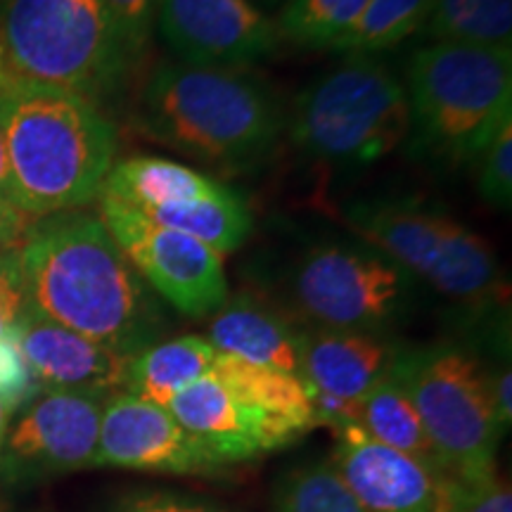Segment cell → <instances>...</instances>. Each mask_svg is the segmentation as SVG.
<instances>
[{
    "instance_id": "1",
    "label": "cell",
    "mask_w": 512,
    "mask_h": 512,
    "mask_svg": "<svg viewBox=\"0 0 512 512\" xmlns=\"http://www.w3.org/2000/svg\"><path fill=\"white\" fill-rule=\"evenodd\" d=\"M19 261L29 304L53 323L128 356L157 342L164 311L98 214L31 223Z\"/></svg>"
},
{
    "instance_id": "2",
    "label": "cell",
    "mask_w": 512,
    "mask_h": 512,
    "mask_svg": "<svg viewBox=\"0 0 512 512\" xmlns=\"http://www.w3.org/2000/svg\"><path fill=\"white\" fill-rule=\"evenodd\" d=\"M0 133L8 150L12 202L29 219L98 200L117 155V131L95 102L22 81L3 67Z\"/></svg>"
},
{
    "instance_id": "3",
    "label": "cell",
    "mask_w": 512,
    "mask_h": 512,
    "mask_svg": "<svg viewBox=\"0 0 512 512\" xmlns=\"http://www.w3.org/2000/svg\"><path fill=\"white\" fill-rule=\"evenodd\" d=\"M283 126L273 93L242 69L159 64L138 100L145 136L214 169H254Z\"/></svg>"
},
{
    "instance_id": "4",
    "label": "cell",
    "mask_w": 512,
    "mask_h": 512,
    "mask_svg": "<svg viewBox=\"0 0 512 512\" xmlns=\"http://www.w3.org/2000/svg\"><path fill=\"white\" fill-rule=\"evenodd\" d=\"M406 79L411 145L420 157L477 162L512 121V50L434 43L415 50Z\"/></svg>"
},
{
    "instance_id": "5",
    "label": "cell",
    "mask_w": 512,
    "mask_h": 512,
    "mask_svg": "<svg viewBox=\"0 0 512 512\" xmlns=\"http://www.w3.org/2000/svg\"><path fill=\"white\" fill-rule=\"evenodd\" d=\"M136 64L100 0H0V67L17 79L98 105Z\"/></svg>"
},
{
    "instance_id": "6",
    "label": "cell",
    "mask_w": 512,
    "mask_h": 512,
    "mask_svg": "<svg viewBox=\"0 0 512 512\" xmlns=\"http://www.w3.org/2000/svg\"><path fill=\"white\" fill-rule=\"evenodd\" d=\"M394 373L411 396L441 467L460 486L494 482L503 427L494 377L460 344L403 349Z\"/></svg>"
},
{
    "instance_id": "7",
    "label": "cell",
    "mask_w": 512,
    "mask_h": 512,
    "mask_svg": "<svg viewBox=\"0 0 512 512\" xmlns=\"http://www.w3.org/2000/svg\"><path fill=\"white\" fill-rule=\"evenodd\" d=\"M290 131L323 162L373 164L411 136L406 86L373 55H349L299 95Z\"/></svg>"
},
{
    "instance_id": "8",
    "label": "cell",
    "mask_w": 512,
    "mask_h": 512,
    "mask_svg": "<svg viewBox=\"0 0 512 512\" xmlns=\"http://www.w3.org/2000/svg\"><path fill=\"white\" fill-rule=\"evenodd\" d=\"M344 219L366 245L444 297L486 306L501 292V268L489 242L439 211L415 202H358Z\"/></svg>"
},
{
    "instance_id": "9",
    "label": "cell",
    "mask_w": 512,
    "mask_h": 512,
    "mask_svg": "<svg viewBox=\"0 0 512 512\" xmlns=\"http://www.w3.org/2000/svg\"><path fill=\"white\" fill-rule=\"evenodd\" d=\"M290 287L294 306L318 328L387 332L418 280L366 242H325L297 261Z\"/></svg>"
},
{
    "instance_id": "10",
    "label": "cell",
    "mask_w": 512,
    "mask_h": 512,
    "mask_svg": "<svg viewBox=\"0 0 512 512\" xmlns=\"http://www.w3.org/2000/svg\"><path fill=\"white\" fill-rule=\"evenodd\" d=\"M100 200V219L140 278L164 302L188 318H207L226 304L228 278L223 256L204 242L157 226L136 209Z\"/></svg>"
},
{
    "instance_id": "11",
    "label": "cell",
    "mask_w": 512,
    "mask_h": 512,
    "mask_svg": "<svg viewBox=\"0 0 512 512\" xmlns=\"http://www.w3.org/2000/svg\"><path fill=\"white\" fill-rule=\"evenodd\" d=\"M105 396L43 389L5 434L0 467L12 479L67 475L95 465Z\"/></svg>"
},
{
    "instance_id": "12",
    "label": "cell",
    "mask_w": 512,
    "mask_h": 512,
    "mask_svg": "<svg viewBox=\"0 0 512 512\" xmlns=\"http://www.w3.org/2000/svg\"><path fill=\"white\" fill-rule=\"evenodd\" d=\"M155 24L192 67L245 69L278 48V27L249 0H159Z\"/></svg>"
},
{
    "instance_id": "13",
    "label": "cell",
    "mask_w": 512,
    "mask_h": 512,
    "mask_svg": "<svg viewBox=\"0 0 512 512\" xmlns=\"http://www.w3.org/2000/svg\"><path fill=\"white\" fill-rule=\"evenodd\" d=\"M332 467L366 512H446L465 486L370 439L358 425L337 432Z\"/></svg>"
},
{
    "instance_id": "14",
    "label": "cell",
    "mask_w": 512,
    "mask_h": 512,
    "mask_svg": "<svg viewBox=\"0 0 512 512\" xmlns=\"http://www.w3.org/2000/svg\"><path fill=\"white\" fill-rule=\"evenodd\" d=\"M166 408L221 470L304 437L302 430L275 418L211 373L188 384Z\"/></svg>"
},
{
    "instance_id": "15",
    "label": "cell",
    "mask_w": 512,
    "mask_h": 512,
    "mask_svg": "<svg viewBox=\"0 0 512 512\" xmlns=\"http://www.w3.org/2000/svg\"><path fill=\"white\" fill-rule=\"evenodd\" d=\"M95 465L162 475H209L221 470L178 425L169 408L119 392L102 406Z\"/></svg>"
},
{
    "instance_id": "16",
    "label": "cell",
    "mask_w": 512,
    "mask_h": 512,
    "mask_svg": "<svg viewBox=\"0 0 512 512\" xmlns=\"http://www.w3.org/2000/svg\"><path fill=\"white\" fill-rule=\"evenodd\" d=\"M12 337L34 382L46 389L98 394L105 399L126 392L133 356L62 328L29 302Z\"/></svg>"
},
{
    "instance_id": "17",
    "label": "cell",
    "mask_w": 512,
    "mask_h": 512,
    "mask_svg": "<svg viewBox=\"0 0 512 512\" xmlns=\"http://www.w3.org/2000/svg\"><path fill=\"white\" fill-rule=\"evenodd\" d=\"M401 351L387 332L316 328L304 332L302 382L311 396L354 403L392 370Z\"/></svg>"
},
{
    "instance_id": "18",
    "label": "cell",
    "mask_w": 512,
    "mask_h": 512,
    "mask_svg": "<svg viewBox=\"0 0 512 512\" xmlns=\"http://www.w3.org/2000/svg\"><path fill=\"white\" fill-rule=\"evenodd\" d=\"M209 344L219 354L302 380L304 332L254 294H235L226 299L209 323Z\"/></svg>"
},
{
    "instance_id": "19",
    "label": "cell",
    "mask_w": 512,
    "mask_h": 512,
    "mask_svg": "<svg viewBox=\"0 0 512 512\" xmlns=\"http://www.w3.org/2000/svg\"><path fill=\"white\" fill-rule=\"evenodd\" d=\"M223 183L162 157H128L114 164L98 197L119 202L128 209L147 211L171 204H185L216 195Z\"/></svg>"
},
{
    "instance_id": "20",
    "label": "cell",
    "mask_w": 512,
    "mask_h": 512,
    "mask_svg": "<svg viewBox=\"0 0 512 512\" xmlns=\"http://www.w3.org/2000/svg\"><path fill=\"white\" fill-rule=\"evenodd\" d=\"M216 354L209 339L195 335L150 344L131 358L126 392L166 408L178 392L209 373Z\"/></svg>"
},
{
    "instance_id": "21",
    "label": "cell",
    "mask_w": 512,
    "mask_h": 512,
    "mask_svg": "<svg viewBox=\"0 0 512 512\" xmlns=\"http://www.w3.org/2000/svg\"><path fill=\"white\" fill-rule=\"evenodd\" d=\"M356 425L370 439L380 441V444L389 448H396V451L418 458L420 463L444 472L437 451H434L432 441L427 437L425 427H422L420 415L415 411L411 396H408L401 380L394 373V366L375 387H370L358 399Z\"/></svg>"
},
{
    "instance_id": "22",
    "label": "cell",
    "mask_w": 512,
    "mask_h": 512,
    "mask_svg": "<svg viewBox=\"0 0 512 512\" xmlns=\"http://www.w3.org/2000/svg\"><path fill=\"white\" fill-rule=\"evenodd\" d=\"M140 214L157 226L178 230V233L204 242L221 256L245 245L249 233H252L249 207L238 192L226 188V185L216 195L200 197V200L185 204H171V207L147 209Z\"/></svg>"
},
{
    "instance_id": "23",
    "label": "cell",
    "mask_w": 512,
    "mask_h": 512,
    "mask_svg": "<svg viewBox=\"0 0 512 512\" xmlns=\"http://www.w3.org/2000/svg\"><path fill=\"white\" fill-rule=\"evenodd\" d=\"M209 373L304 434L316 427L311 394L299 377L256 366V363H247L228 354H216Z\"/></svg>"
},
{
    "instance_id": "24",
    "label": "cell",
    "mask_w": 512,
    "mask_h": 512,
    "mask_svg": "<svg viewBox=\"0 0 512 512\" xmlns=\"http://www.w3.org/2000/svg\"><path fill=\"white\" fill-rule=\"evenodd\" d=\"M420 31L437 43L512 50V0H432Z\"/></svg>"
},
{
    "instance_id": "25",
    "label": "cell",
    "mask_w": 512,
    "mask_h": 512,
    "mask_svg": "<svg viewBox=\"0 0 512 512\" xmlns=\"http://www.w3.org/2000/svg\"><path fill=\"white\" fill-rule=\"evenodd\" d=\"M368 0H290L278 12L280 38L306 48H330L349 34Z\"/></svg>"
},
{
    "instance_id": "26",
    "label": "cell",
    "mask_w": 512,
    "mask_h": 512,
    "mask_svg": "<svg viewBox=\"0 0 512 512\" xmlns=\"http://www.w3.org/2000/svg\"><path fill=\"white\" fill-rule=\"evenodd\" d=\"M432 0H368L366 10L335 50L349 55H375L399 46L420 31Z\"/></svg>"
},
{
    "instance_id": "27",
    "label": "cell",
    "mask_w": 512,
    "mask_h": 512,
    "mask_svg": "<svg viewBox=\"0 0 512 512\" xmlns=\"http://www.w3.org/2000/svg\"><path fill=\"white\" fill-rule=\"evenodd\" d=\"M273 512H366L328 463L287 470L273 489Z\"/></svg>"
},
{
    "instance_id": "28",
    "label": "cell",
    "mask_w": 512,
    "mask_h": 512,
    "mask_svg": "<svg viewBox=\"0 0 512 512\" xmlns=\"http://www.w3.org/2000/svg\"><path fill=\"white\" fill-rule=\"evenodd\" d=\"M479 195L496 209L512 204V121L501 126L496 138L479 157Z\"/></svg>"
},
{
    "instance_id": "29",
    "label": "cell",
    "mask_w": 512,
    "mask_h": 512,
    "mask_svg": "<svg viewBox=\"0 0 512 512\" xmlns=\"http://www.w3.org/2000/svg\"><path fill=\"white\" fill-rule=\"evenodd\" d=\"M100 3L110 15L128 55L138 62L155 27L159 0H100Z\"/></svg>"
},
{
    "instance_id": "30",
    "label": "cell",
    "mask_w": 512,
    "mask_h": 512,
    "mask_svg": "<svg viewBox=\"0 0 512 512\" xmlns=\"http://www.w3.org/2000/svg\"><path fill=\"white\" fill-rule=\"evenodd\" d=\"M27 285H24L19 249L0 252V339L15 332L19 316L27 309Z\"/></svg>"
},
{
    "instance_id": "31",
    "label": "cell",
    "mask_w": 512,
    "mask_h": 512,
    "mask_svg": "<svg viewBox=\"0 0 512 512\" xmlns=\"http://www.w3.org/2000/svg\"><path fill=\"white\" fill-rule=\"evenodd\" d=\"M34 384L15 337L0 339V396L12 408V413L34 396Z\"/></svg>"
},
{
    "instance_id": "32",
    "label": "cell",
    "mask_w": 512,
    "mask_h": 512,
    "mask_svg": "<svg viewBox=\"0 0 512 512\" xmlns=\"http://www.w3.org/2000/svg\"><path fill=\"white\" fill-rule=\"evenodd\" d=\"M117 512H228L219 505L195 496L174 494V491H147L133 494L121 501Z\"/></svg>"
},
{
    "instance_id": "33",
    "label": "cell",
    "mask_w": 512,
    "mask_h": 512,
    "mask_svg": "<svg viewBox=\"0 0 512 512\" xmlns=\"http://www.w3.org/2000/svg\"><path fill=\"white\" fill-rule=\"evenodd\" d=\"M446 512H512V491L501 477L479 486H465Z\"/></svg>"
},
{
    "instance_id": "34",
    "label": "cell",
    "mask_w": 512,
    "mask_h": 512,
    "mask_svg": "<svg viewBox=\"0 0 512 512\" xmlns=\"http://www.w3.org/2000/svg\"><path fill=\"white\" fill-rule=\"evenodd\" d=\"M29 216L22 214L12 204L0 202V252L3 249H19L29 230Z\"/></svg>"
},
{
    "instance_id": "35",
    "label": "cell",
    "mask_w": 512,
    "mask_h": 512,
    "mask_svg": "<svg viewBox=\"0 0 512 512\" xmlns=\"http://www.w3.org/2000/svg\"><path fill=\"white\" fill-rule=\"evenodd\" d=\"M510 382H512V375H510V368L501 370V373L494 375V403H496V415H498V422H501L503 432L510 427V420H512V389H510Z\"/></svg>"
},
{
    "instance_id": "36",
    "label": "cell",
    "mask_w": 512,
    "mask_h": 512,
    "mask_svg": "<svg viewBox=\"0 0 512 512\" xmlns=\"http://www.w3.org/2000/svg\"><path fill=\"white\" fill-rule=\"evenodd\" d=\"M0 202L12 204V178H10V162H8V150H5L3 133H0Z\"/></svg>"
},
{
    "instance_id": "37",
    "label": "cell",
    "mask_w": 512,
    "mask_h": 512,
    "mask_svg": "<svg viewBox=\"0 0 512 512\" xmlns=\"http://www.w3.org/2000/svg\"><path fill=\"white\" fill-rule=\"evenodd\" d=\"M10 420H12V408L8 406V403L3 401V396H0V451H3V444H5V434H8Z\"/></svg>"
},
{
    "instance_id": "38",
    "label": "cell",
    "mask_w": 512,
    "mask_h": 512,
    "mask_svg": "<svg viewBox=\"0 0 512 512\" xmlns=\"http://www.w3.org/2000/svg\"><path fill=\"white\" fill-rule=\"evenodd\" d=\"M249 3H252L254 8H259L261 12H266V15L271 17V12H280L287 3H290V0H249Z\"/></svg>"
}]
</instances>
